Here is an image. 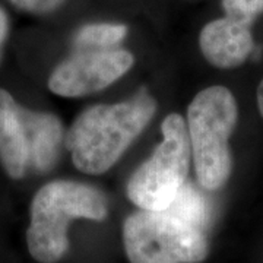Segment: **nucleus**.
Segmentation results:
<instances>
[{
	"label": "nucleus",
	"mask_w": 263,
	"mask_h": 263,
	"mask_svg": "<svg viewBox=\"0 0 263 263\" xmlns=\"http://www.w3.org/2000/svg\"><path fill=\"white\" fill-rule=\"evenodd\" d=\"M199 46L212 66L235 69L243 65L253 51L252 27L227 16L211 21L200 31Z\"/></svg>",
	"instance_id": "7"
},
{
	"label": "nucleus",
	"mask_w": 263,
	"mask_h": 263,
	"mask_svg": "<svg viewBox=\"0 0 263 263\" xmlns=\"http://www.w3.org/2000/svg\"><path fill=\"white\" fill-rule=\"evenodd\" d=\"M8 28H9L8 16H6L5 10L0 8V46L3 44L5 38H6V35H8Z\"/></svg>",
	"instance_id": "14"
},
{
	"label": "nucleus",
	"mask_w": 263,
	"mask_h": 263,
	"mask_svg": "<svg viewBox=\"0 0 263 263\" xmlns=\"http://www.w3.org/2000/svg\"><path fill=\"white\" fill-rule=\"evenodd\" d=\"M123 245L130 263H199L208 256L205 230L165 209L127 216Z\"/></svg>",
	"instance_id": "4"
},
{
	"label": "nucleus",
	"mask_w": 263,
	"mask_h": 263,
	"mask_svg": "<svg viewBox=\"0 0 263 263\" xmlns=\"http://www.w3.org/2000/svg\"><path fill=\"white\" fill-rule=\"evenodd\" d=\"M133 62V56L126 50L101 48L79 53L53 70L48 88L67 98L94 94L122 78Z\"/></svg>",
	"instance_id": "6"
},
{
	"label": "nucleus",
	"mask_w": 263,
	"mask_h": 263,
	"mask_svg": "<svg viewBox=\"0 0 263 263\" xmlns=\"http://www.w3.org/2000/svg\"><path fill=\"white\" fill-rule=\"evenodd\" d=\"M256 97H257V107H259V113H260V116L263 117V79H262V82L259 84V86H257V94H256Z\"/></svg>",
	"instance_id": "15"
},
{
	"label": "nucleus",
	"mask_w": 263,
	"mask_h": 263,
	"mask_svg": "<svg viewBox=\"0 0 263 263\" xmlns=\"http://www.w3.org/2000/svg\"><path fill=\"white\" fill-rule=\"evenodd\" d=\"M16 8L32 13H46L56 9L63 0H10Z\"/></svg>",
	"instance_id": "13"
},
{
	"label": "nucleus",
	"mask_w": 263,
	"mask_h": 263,
	"mask_svg": "<svg viewBox=\"0 0 263 263\" xmlns=\"http://www.w3.org/2000/svg\"><path fill=\"white\" fill-rule=\"evenodd\" d=\"M165 211L202 230H205L211 221V205L208 199L200 190H197L196 186L187 181Z\"/></svg>",
	"instance_id": "10"
},
{
	"label": "nucleus",
	"mask_w": 263,
	"mask_h": 263,
	"mask_svg": "<svg viewBox=\"0 0 263 263\" xmlns=\"http://www.w3.org/2000/svg\"><path fill=\"white\" fill-rule=\"evenodd\" d=\"M237 120V101L222 85L200 91L189 105L190 151L197 181L205 190L221 189L231 176L233 160L228 142Z\"/></svg>",
	"instance_id": "3"
},
{
	"label": "nucleus",
	"mask_w": 263,
	"mask_h": 263,
	"mask_svg": "<svg viewBox=\"0 0 263 263\" xmlns=\"http://www.w3.org/2000/svg\"><path fill=\"white\" fill-rule=\"evenodd\" d=\"M107 215V199L98 189L70 180L47 183L31 203L29 254L40 263H57L69 250L67 230L73 219L104 221Z\"/></svg>",
	"instance_id": "2"
},
{
	"label": "nucleus",
	"mask_w": 263,
	"mask_h": 263,
	"mask_svg": "<svg viewBox=\"0 0 263 263\" xmlns=\"http://www.w3.org/2000/svg\"><path fill=\"white\" fill-rule=\"evenodd\" d=\"M127 32L122 24H89L76 32V44L82 47L107 48L120 43Z\"/></svg>",
	"instance_id": "11"
},
{
	"label": "nucleus",
	"mask_w": 263,
	"mask_h": 263,
	"mask_svg": "<svg viewBox=\"0 0 263 263\" xmlns=\"http://www.w3.org/2000/svg\"><path fill=\"white\" fill-rule=\"evenodd\" d=\"M222 8L227 18L252 27L263 15V0H222Z\"/></svg>",
	"instance_id": "12"
},
{
	"label": "nucleus",
	"mask_w": 263,
	"mask_h": 263,
	"mask_svg": "<svg viewBox=\"0 0 263 263\" xmlns=\"http://www.w3.org/2000/svg\"><path fill=\"white\" fill-rule=\"evenodd\" d=\"M22 120L27 132L29 167L47 171L59 157L63 141V127L56 116L31 111L21 107Z\"/></svg>",
	"instance_id": "9"
},
{
	"label": "nucleus",
	"mask_w": 263,
	"mask_h": 263,
	"mask_svg": "<svg viewBox=\"0 0 263 263\" xmlns=\"http://www.w3.org/2000/svg\"><path fill=\"white\" fill-rule=\"evenodd\" d=\"M157 105L148 95L110 105H94L76 117L66 133V148L85 174L110 170L146 127Z\"/></svg>",
	"instance_id": "1"
},
{
	"label": "nucleus",
	"mask_w": 263,
	"mask_h": 263,
	"mask_svg": "<svg viewBox=\"0 0 263 263\" xmlns=\"http://www.w3.org/2000/svg\"><path fill=\"white\" fill-rule=\"evenodd\" d=\"M161 132L162 142L127 183L132 203L145 211L167 209L187 179L192 151L184 119L170 114L161 124Z\"/></svg>",
	"instance_id": "5"
},
{
	"label": "nucleus",
	"mask_w": 263,
	"mask_h": 263,
	"mask_svg": "<svg viewBox=\"0 0 263 263\" xmlns=\"http://www.w3.org/2000/svg\"><path fill=\"white\" fill-rule=\"evenodd\" d=\"M0 162L12 179H21L29 167L27 132L21 105L0 88Z\"/></svg>",
	"instance_id": "8"
}]
</instances>
